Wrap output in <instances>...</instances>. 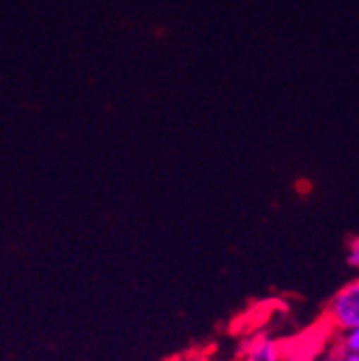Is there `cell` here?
Here are the masks:
<instances>
[{"mask_svg": "<svg viewBox=\"0 0 359 361\" xmlns=\"http://www.w3.org/2000/svg\"><path fill=\"white\" fill-rule=\"evenodd\" d=\"M325 316L329 325L340 334L359 329V278L346 282L334 293L325 307Z\"/></svg>", "mask_w": 359, "mask_h": 361, "instance_id": "1", "label": "cell"}, {"mask_svg": "<svg viewBox=\"0 0 359 361\" xmlns=\"http://www.w3.org/2000/svg\"><path fill=\"white\" fill-rule=\"evenodd\" d=\"M241 361H282L280 344L269 336H258L248 342Z\"/></svg>", "mask_w": 359, "mask_h": 361, "instance_id": "2", "label": "cell"}, {"mask_svg": "<svg viewBox=\"0 0 359 361\" xmlns=\"http://www.w3.org/2000/svg\"><path fill=\"white\" fill-rule=\"evenodd\" d=\"M336 350L340 353H359V329H351L340 334Z\"/></svg>", "mask_w": 359, "mask_h": 361, "instance_id": "3", "label": "cell"}, {"mask_svg": "<svg viewBox=\"0 0 359 361\" xmlns=\"http://www.w3.org/2000/svg\"><path fill=\"white\" fill-rule=\"evenodd\" d=\"M344 260L351 269L359 271V237H353L346 241V250H344Z\"/></svg>", "mask_w": 359, "mask_h": 361, "instance_id": "4", "label": "cell"}, {"mask_svg": "<svg viewBox=\"0 0 359 361\" xmlns=\"http://www.w3.org/2000/svg\"><path fill=\"white\" fill-rule=\"evenodd\" d=\"M331 361H359V353H340V350H336Z\"/></svg>", "mask_w": 359, "mask_h": 361, "instance_id": "5", "label": "cell"}]
</instances>
